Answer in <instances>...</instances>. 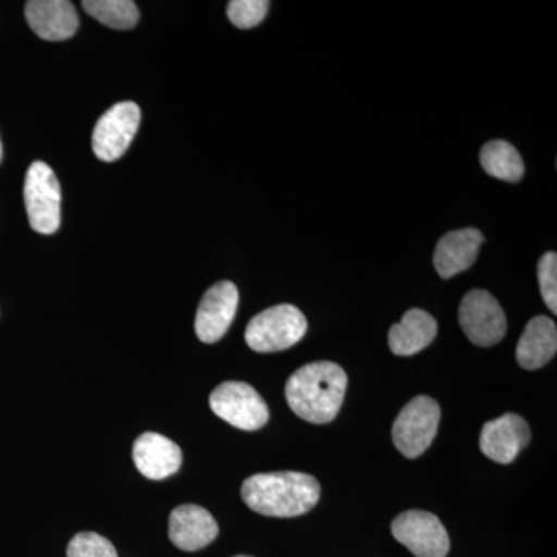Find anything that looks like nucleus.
Returning a JSON list of instances; mask_svg holds the SVG:
<instances>
[{
  "label": "nucleus",
  "mask_w": 557,
  "mask_h": 557,
  "mask_svg": "<svg viewBox=\"0 0 557 557\" xmlns=\"http://www.w3.org/2000/svg\"><path fill=\"white\" fill-rule=\"evenodd\" d=\"M347 384L346 372L335 362H311L289 376L285 397L296 416L309 423L325 424L338 416Z\"/></svg>",
  "instance_id": "f257e3e1"
},
{
  "label": "nucleus",
  "mask_w": 557,
  "mask_h": 557,
  "mask_svg": "<svg viewBox=\"0 0 557 557\" xmlns=\"http://www.w3.org/2000/svg\"><path fill=\"white\" fill-rule=\"evenodd\" d=\"M242 498L252 511L269 518H298L317 507L321 486L304 472L256 474L242 485Z\"/></svg>",
  "instance_id": "f03ea898"
},
{
  "label": "nucleus",
  "mask_w": 557,
  "mask_h": 557,
  "mask_svg": "<svg viewBox=\"0 0 557 557\" xmlns=\"http://www.w3.org/2000/svg\"><path fill=\"white\" fill-rule=\"evenodd\" d=\"M307 327V319L298 307L282 304L252 318L245 341L259 354H273L296 346L306 336Z\"/></svg>",
  "instance_id": "7ed1b4c3"
},
{
  "label": "nucleus",
  "mask_w": 557,
  "mask_h": 557,
  "mask_svg": "<svg viewBox=\"0 0 557 557\" xmlns=\"http://www.w3.org/2000/svg\"><path fill=\"white\" fill-rule=\"evenodd\" d=\"M440 417L438 403L426 395L410 399L403 408L392 428V438L403 456L420 457L437 435Z\"/></svg>",
  "instance_id": "20e7f679"
},
{
  "label": "nucleus",
  "mask_w": 557,
  "mask_h": 557,
  "mask_svg": "<svg viewBox=\"0 0 557 557\" xmlns=\"http://www.w3.org/2000/svg\"><path fill=\"white\" fill-rule=\"evenodd\" d=\"M25 208L32 228L39 234L57 233L61 226V186L44 161H35L25 178Z\"/></svg>",
  "instance_id": "39448f33"
},
{
  "label": "nucleus",
  "mask_w": 557,
  "mask_h": 557,
  "mask_svg": "<svg viewBox=\"0 0 557 557\" xmlns=\"http://www.w3.org/2000/svg\"><path fill=\"white\" fill-rule=\"evenodd\" d=\"M209 406L215 416L242 431H258L270 418L269 406L258 391L240 381H226L215 387Z\"/></svg>",
  "instance_id": "423d86ee"
},
{
  "label": "nucleus",
  "mask_w": 557,
  "mask_h": 557,
  "mask_svg": "<svg viewBox=\"0 0 557 557\" xmlns=\"http://www.w3.org/2000/svg\"><path fill=\"white\" fill-rule=\"evenodd\" d=\"M461 330L479 347L496 346L507 333V318L500 304L485 289H471L458 310Z\"/></svg>",
  "instance_id": "0eeeda50"
},
{
  "label": "nucleus",
  "mask_w": 557,
  "mask_h": 557,
  "mask_svg": "<svg viewBox=\"0 0 557 557\" xmlns=\"http://www.w3.org/2000/svg\"><path fill=\"white\" fill-rule=\"evenodd\" d=\"M392 534L416 557L448 556V531L432 512L418 509L401 512L392 522Z\"/></svg>",
  "instance_id": "6e6552de"
},
{
  "label": "nucleus",
  "mask_w": 557,
  "mask_h": 557,
  "mask_svg": "<svg viewBox=\"0 0 557 557\" xmlns=\"http://www.w3.org/2000/svg\"><path fill=\"white\" fill-rule=\"evenodd\" d=\"M141 121V110L135 102L126 101L110 108L95 126L91 146L102 161L121 159L129 149Z\"/></svg>",
  "instance_id": "1a4fd4ad"
},
{
  "label": "nucleus",
  "mask_w": 557,
  "mask_h": 557,
  "mask_svg": "<svg viewBox=\"0 0 557 557\" xmlns=\"http://www.w3.org/2000/svg\"><path fill=\"white\" fill-rule=\"evenodd\" d=\"M239 307V289L230 281L212 285L200 300L196 333L201 343L214 344L226 335Z\"/></svg>",
  "instance_id": "9d476101"
},
{
  "label": "nucleus",
  "mask_w": 557,
  "mask_h": 557,
  "mask_svg": "<svg viewBox=\"0 0 557 557\" xmlns=\"http://www.w3.org/2000/svg\"><path fill=\"white\" fill-rule=\"evenodd\" d=\"M530 438L527 421L516 413H505L483 426L480 449L491 460L509 465L527 448Z\"/></svg>",
  "instance_id": "9b49d317"
},
{
  "label": "nucleus",
  "mask_w": 557,
  "mask_h": 557,
  "mask_svg": "<svg viewBox=\"0 0 557 557\" xmlns=\"http://www.w3.org/2000/svg\"><path fill=\"white\" fill-rule=\"evenodd\" d=\"M219 536L214 516L199 505H180L170 516V539L183 552H199Z\"/></svg>",
  "instance_id": "f8f14e48"
},
{
  "label": "nucleus",
  "mask_w": 557,
  "mask_h": 557,
  "mask_svg": "<svg viewBox=\"0 0 557 557\" xmlns=\"http://www.w3.org/2000/svg\"><path fill=\"white\" fill-rule=\"evenodd\" d=\"M25 17L32 30L50 42L72 38L79 25L78 13L69 0H30Z\"/></svg>",
  "instance_id": "ddd939ff"
},
{
  "label": "nucleus",
  "mask_w": 557,
  "mask_h": 557,
  "mask_svg": "<svg viewBox=\"0 0 557 557\" xmlns=\"http://www.w3.org/2000/svg\"><path fill=\"white\" fill-rule=\"evenodd\" d=\"M132 457L138 471L150 480L171 478L182 467L183 460L182 449L177 443L157 432L139 435Z\"/></svg>",
  "instance_id": "4468645a"
},
{
  "label": "nucleus",
  "mask_w": 557,
  "mask_h": 557,
  "mask_svg": "<svg viewBox=\"0 0 557 557\" xmlns=\"http://www.w3.org/2000/svg\"><path fill=\"white\" fill-rule=\"evenodd\" d=\"M483 242L485 237L475 228L450 231L443 236L434 252V265L440 276L450 278L471 269Z\"/></svg>",
  "instance_id": "2eb2a0df"
},
{
  "label": "nucleus",
  "mask_w": 557,
  "mask_h": 557,
  "mask_svg": "<svg viewBox=\"0 0 557 557\" xmlns=\"http://www.w3.org/2000/svg\"><path fill=\"white\" fill-rule=\"evenodd\" d=\"M437 332V321L428 311L412 309L388 330V347L397 357H412L431 346Z\"/></svg>",
  "instance_id": "dca6fc26"
},
{
  "label": "nucleus",
  "mask_w": 557,
  "mask_h": 557,
  "mask_svg": "<svg viewBox=\"0 0 557 557\" xmlns=\"http://www.w3.org/2000/svg\"><path fill=\"white\" fill-rule=\"evenodd\" d=\"M557 350V329L555 321L547 317H536L528 322L520 336L516 358L520 368L537 370L555 357Z\"/></svg>",
  "instance_id": "f3484780"
},
{
  "label": "nucleus",
  "mask_w": 557,
  "mask_h": 557,
  "mask_svg": "<svg viewBox=\"0 0 557 557\" xmlns=\"http://www.w3.org/2000/svg\"><path fill=\"white\" fill-rule=\"evenodd\" d=\"M480 163L491 177L516 183L525 174V164L511 143L494 139L480 150Z\"/></svg>",
  "instance_id": "a211bd4d"
},
{
  "label": "nucleus",
  "mask_w": 557,
  "mask_h": 557,
  "mask_svg": "<svg viewBox=\"0 0 557 557\" xmlns=\"http://www.w3.org/2000/svg\"><path fill=\"white\" fill-rule=\"evenodd\" d=\"M84 10L106 27L131 30L138 24L139 11L132 0H84Z\"/></svg>",
  "instance_id": "6ab92c4d"
},
{
  "label": "nucleus",
  "mask_w": 557,
  "mask_h": 557,
  "mask_svg": "<svg viewBox=\"0 0 557 557\" xmlns=\"http://www.w3.org/2000/svg\"><path fill=\"white\" fill-rule=\"evenodd\" d=\"M269 7L267 0H231L228 17L237 28L248 30L265 20Z\"/></svg>",
  "instance_id": "aec40b11"
},
{
  "label": "nucleus",
  "mask_w": 557,
  "mask_h": 557,
  "mask_svg": "<svg viewBox=\"0 0 557 557\" xmlns=\"http://www.w3.org/2000/svg\"><path fill=\"white\" fill-rule=\"evenodd\" d=\"M67 557H119L115 547L98 533H79L70 541Z\"/></svg>",
  "instance_id": "412c9836"
},
{
  "label": "nucleus",
  "mask_w": 557,
  "mask_h": 557,
  "mask_svg": "<svg viewBox=\"0 0 557 557\" xmlns=\"http://www.w3.org/2000/svg\"><path fill=\"white\" fill-rule=\"evenodd\" d=\"M539 287L544 302L553 314L557 313V256L549 251L537 263Z\"/></svg>",
  "instance_id": "4be33fe9"
},
{
  "label": "nucleus",
  "mask_w": 557,
  "mask_h": 557,
  "mask_svg": "<svg viewBox=\"0 0 557 557\" xmlns=\"http://www.w3.org/2000/svg\"><path fill=\"white\" fill-rule=\"evenodd\" d=\"M0 161H2V145H0Z\"/></svg>",
  "instance_id": "5701e85b"
},
{
  "label": "nucleus",
  "mask_w": 557,
  "mask_h": 557,
  "mask_svg": "<svg viewBox=\"0 0 557 557\" xmlns=\"http://www.w3.org/2000/svg\"><path fill=\"white\" fill-rule=\"evenodd\" d=\"M234 557H252V556L240 555V556H234Z\"/></svg>",
  "instance_id": "b1692460"
}]
</instances>
